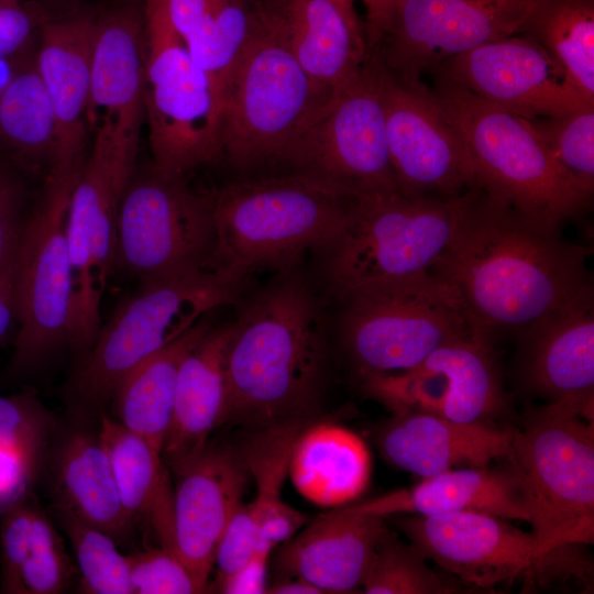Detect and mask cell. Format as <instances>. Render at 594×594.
Masks as SVG:
<instances>
[{
  "instance_id": "obj_1",
  "label": "cell",
  "mask_w": 594,
  "mask_h": 594,
  "mask_svg": "<svg viewBox=\"0 0 594 594\" xmlns=\"http://www.w3.org/2000/svg\"><path fill=\"white\" fill-rule=\"evenodd\" d=\"M470 189L452 240L430 272L460 297L473 329L518 331L592 286L591 249Z\"/></svg>"
},
{
  "instance_id": "obj_2",
  "label": "cell",
  "mask_w": 594,
  "mask_h": 594,
  "mask_svg": "<svg viewBox=\"0 0 594 594\" xmlns=\"http://www.w3.org/2000/svg\"><path fill=\"white\" fill-rule=\"evenodd\" d=\"M330 304L301 264L242 294L226 354V424L256 430L319 418L330 367Z\"/></svg>"
},
{
  "instance_id": "obj_3",
  "label": "cell",
  "mask_w": 594,
  "mask_h": 594,
  "mask_svg": "<svg viewBox=\"0 0 594 594\" xmlns=\"http://www.w3.org/2000/svg\"><path fill=\"white\" fill-rule=\"evenodd\" d=\"M351 194L294 172L243 176L211 191L216 267L250 282L300 264L344 222Z\"/></svg>"
},
{
  "instance_id": "obj_4",
  "label": "cell",
  "mask_w": 594,
  "mask_h": 594,
  "mask_svg": "<svg viewBox=\"0 0 594 594\" xmlns=\"http://www.w3.org/2000/svg\"><path fill=\"white\" fill-rule=\"evenodd\" d=\"M468 191L354 195L342 226L311 252V274L321 292L336 302L356 289L430 271L452 240Z\"/></svg>"
},
{
  "instance_id": "obj_5",
  "label": "cell",
  "mask_w": 594,
  "mask_h": 594,
  "mask_svg": "<svg viewBox=\"0 0 594 594\" xmlns=\"http://www.w3.org/2000/svg\"><path fill=\"white\" fill-rule=\"evenodd\" d=\"M432 89L462 134L477 187L490 197L550 229L588 207L593 193L558 163L528 119L437 77Z\"/></svg>"
},
{
  "instance_id": "obj_6",
  "label": "cell",
  "mask_w": 594,
  "mask_h": 594,
  "mask_svg": "<svg viewBox=\"0 0 594 594\" xmlns=\"http://www.w3.org/2000/svg\"><path fill=\"white\" fill-rule=\"evenodd\" d=\"M332 90L307 74L278 30L260 15L223 100L221 158L244 176L280 170Z\"/></svg>"
},
{
  "instance_id": "obj_7",
  "label": "cell",
  "mask_w": 594,
  "mask_h": 594,
  "mask_svg": "<svg viewBox=\"0 0 594 594\" xmlns=\"http://www.w3.org/2000/svg\"><path fill=\"white\" fill-rule=\"evenodd\" d=\"M593 398L547 403L513 427L507 460L522 477L541 556L570 543H594Z\"/></svg>"
},
{
  "instance_id": "obj_8",
  "label": "cell",
  "mask_w": 594,
  "mask_h": 594,
  "mask_svg": "<svg viewBox=\"0 0 594 594\" xmlns=\"http://www.w3.org/2000/svg\"><path fill=\"white\" fill-rule=\"evenodd\" d=\"M249 283L213 268L139 284L79 360L68 396L76 406L101 410L130 372L206 315L233 306Z\"/></svg>"
},
{
  "instance_id": "obj_9",
  "label": "cell",
  "mask_w": 594,
  "mask_h": 594,
  "mask_svg": "<svg viewBox=\"0 0 594 594\" xmlns=\"http://www.w3.org/2000/svg\"><path fill=\"white\" fill-rule=\"evenodd\" d=\"M334 305L332 331L355 380L410 370L479 333L453 287L430 271L356 289Z\"/></svg>"
},
{
  "instance_id": "obj_10",
  "label": "cell",
  "mask_w": 594,
  "mask_h": 594,
  "mask_svg": "<svg viewBox=\"0 0 594 594\" xmlns=\"http://www.w3.org/2000/svg\"><path fill=\"white\" fill-rule=\"evenodd\" d=\"M144 114L152 166L183 177L221 158L222 103L173 28L164 0H144Z\"/></svg>"
},
{
  "instance_id": "obj_11",
  "label": "cell",
  "mask_w": 594,
  "mask_h": 594,
  "mask_svg": "<svg viewBox=\"0 0 594 594\" xmlns=\"http://www.w3.org/2000/svg\"><path fill=\"white\" fill-rule=\"evenodd\" d=\"M81 167L53 165L41 178L16 251L19 327L7 373L22 377L67 345L72 293L68 205Z\"/></svg>"
},
{
  "instance_id": "obj_12",
  "label": "cell",
  "mask_w": 594,
  "mask_h": 594,
  "mask_svg": "<svg viewBox=\"0 0 594 594\" xmlns=\"http://www.w3.org/2000/svg\"><path fill=\"white\" fill-rule=\"evenodd\" d=\"M216 267L211 193L187 178L167 177L152 164L133 170L121 197L114 272L139 284Z\"/></svg>"
},
{
  "instance_id": "obj_13",
  "label": "cell",
  "mask_w": 594,
  "mask_h": 594,
  "mask_svg": "<svg viewBox=\"0 0 594 594\" xmlns=\"http://www.w3.org/2000/svg\"><path fill=\"white\" fill-rule=\"evenodd\" d=\"M92 136L70 195L66 223L72 271L67 346L79 359L101 327L100 306L114 273L119 206L139 150L105 130Z\"/></svg>"
},
{
  "instance_id": "obj_14",
  "label": "cell",
  "mask_w": 594,
  "mask_h": 594,
  "mask_svg": "<svg viewBox=\"0 0 594 594\" xmlns=\"http://www.w3.org/2000/svg\"><path fill=\"white\" fill-rule=\"evenodd\" d=\"M537 0H395L364 29L367 57L392 74L420 79L443 61L520 34Z\"/></svg>"
},
{
  "instance_id": "obj_15",
  "label": "cell",
  "mask_w": 594,
  "mask_h": 594,
  "mask_svg": "<svg viewBox=\"0 0 594 594\" xmlns=\"http://www.w3.org/2000/svg\"><path fill=\"white\" fill-rule=\"evenodd\" d=\"M279 172L308 175L355 195L397 189L382 99L366 58L358 74L333 88Z\"/></svg>"
},
{
  "instance_id": "obj_16",
  "label": "cell",
  "mask_w": 594,
  "mask_h": 594,
  "mask_svg": "<svg viewBox=\"0 0 594 594\" xmlns=\"http://www.w3.org/2000/svg\"><path fill=\"white\" fill-rule=\"evenodd\" d=\"M375 74L397 189L411 196L454 197L479 188L460 130L420 79L392 74L366 56Z\"/></svg>"
},
{
  "instance_id": "obj_17",
  "label": "cell",
  "mask_w": 594,
  "mask_h": 594,
  "mask_svg": "<svg viewBox=\"0 0 594 594\" xmlns=\"http://www.w3.org/2000/svg\"><path fill=\"white\" fill-rule=\"evenodd\" d=\"M392 414L425 413L459 422H495L510 413L493 342L471 336L449 342L417 366L356 378Z\"/></svg>"
},
{
  "instance_id": "obj_18",
  "label": "cell",
  "mask_w": 594,
  "mask_h": 594,
  "mask_svg": "<svg viewBox=\"0 0 594 594\" xmlns=\"http://www.w3.org/2000/svg\"><path fill=\"white\" fill-rule=\"evenodd\" d=\"M428 560L465 586L493 590L525 580L541 557L530 532L479 512L386 517Z\"/></svg>"
},
{
  "instance_id": "obj_19",
  "label": "cell",
  "mask_w": 594,
  "mask_h": 594,
  "mask_svg": "<svg viewBox=\"0 0 594 594\" xmlns=\"http://www.w3.org/2000/svg\"><path fill=\"white\" fill-rule=\"evenodd\" d=\"M431 72L526 119L562 116L594 105L568 84L562 67L549 53L524 34L483 43Z\"/></svg>"
},
{
  "instance_id": "obj_20",
  "label": "cell",
  "mask_w": 594,
  "mask_h": 594,
  "mask_svg": "<svg viewBox=\"0 0 594 594\" xmlns=\"http://www.w3.org/2000/svg\"><path fill=\"white\" fill-rule=\"evenodd\" d=\"M173 550L206 591L220 538L249 483L240 448L208 444L174 472Z\"/></svg>"
},
{
  "instance_id": "obj_21",
  "label": "cell",
  "mask_w": 594,
  "mask_h": 594,
  "mask_svg": "<svg viewBox=\"0 0 594 594\" xmlns=\"http://www.w3.org/2000/svg\"><path fill=\"white\" fill-rule=\"evenodd\" d=\"M593 286L517 331L516 377L547 403L594 396Z\"/></svg>"
},
{
  "instance_id": "obj_22",
  "label": "cell",
  "mask_w": 594,
  "mask_h": 594,
  "mask_svg": "<svg viewBox=\"0 0 594 594\" xmlns=\"http://www.w3.org/2000/svg\"><path fill=\"white\" fill-rule=\"evenodd\" d=\"M143 9L125 3L97 16L88 123L139 145L144 114Z\"/></svg>"
},
{
  "instance_id": "obj_23",
  "label": "cell",
  "mask_w": 594,
  "mask_h": 594,
  "mask_svg": "<svg viewBox=\"0 0 594 594\" xmlns=\"http://www.w3.org/2000/svg\"><path fill=\"white\" fill-rule=\"evenodd\" d=\"M97 16H52L40 30L35 66L46 88L56 123L52 165L82 166L88 154V103Z\"/></svg>"
},
{
  "instance_id": "obj_24",
  "label": "cell",
  "mask_w": 594,
  "mask_h": 594,
  "mask_svg": "<svg viewBox=\"0 0 594 594\" xmlns=\"http://www.w3.org/2000/svg\"><path fill=\"white\" fill-rule=\"evenodd\" d=\"M385 521L351 505L333 508L280 543L277 572L304 579L323 593L354 592L377 547L391 535Z\"/></svg>"
},
{
  "instance_id": "obj_25",
  "label": "cell",
  "mask_w": 594,
  "mask_h": 594,
  "mask_svg": "<svg viewBox=\"0 0 594 594\" xmlns=\"http://www.w3.org/2000/svg\"><path fill=\"white\" fill-rule=\"evenodd\" d=\"M512 438L513 427L495 422L469 424L425 413H397L378 427L375 441L388 463L424 479L507 460Z\"/></svg>"
},
{
  "instance_id": "obj_26",
  "label": "cell",
  "mask_w": 594,
  "mask_h": 594,
  "mask_svg": "<svg viewBox=\"0 0 594 594\" xmlns=\"http://www.w3.org/2000/svg\"><path fill=\"white\" fill-rule=\"evenodd\" d=\"M254 6L318 82L333 89L361 70L367 54L363 25L334 0H255Z\"/></svg>"
},
{
  "instance_id": "obj_27",
  "label": "cell",
  "mask_w": 594,
  "mask_h": 594,
  "mask_svg": "<svg viewBox=\"0 0 594 594\" xmlns=\"http://www.w3.org/2000/svg\"><path fill=\"white\" fill-rule=\"evenodd\" d=\"M505 468H459L424 477L419 483L351 505L367 514L443 515L479 512L508 520L529 521L530 513L520 473L507 460Z\"/></svg>"
},
{
  "instance_id": "obj_28",
  "label": "cell",
  "mask_w": 594,
  "mask_h": 594,
  "mask_svg": "<svg viewBox=\"0 0 594 594\" xmlns=\"http://www.w3.org/2000/svg\"><path fill=\"white\" fill-rule=\"evenodd\" d=\"M232 321L213 324L184 358L162 458L173 472L198 455L211 433L226 424V354Z\"/></svg>"
},
{
  "instance_id": "obj_29",
  "label": "cell",
  "mask_w": 594,
  "mask_h": 594,
  "mask_svg": "<svg viewBox=\"0 0 594 594\" xmlns=\"http://www.w3.org/2000/svg\"><path fill=\"white\" fill-rule=\"evenodd\" d=\"M316 419L297 437L288 475L296 491L310 503L328 508L358 499L371 479V454L352 430Z\"/></svg>"
},
{
  "instance_id": "obj_30",
  "label": "cell",
  "mask_w": 594,
  "mask_h": 594,
  "mask_svg": "<svg viewBox=\"0 0 594 594\" xmlns=\"http://www.w3.org/2000/svg\"><path fill=\"white\" fill-rule=\"evenodd\" d=\"M168 18L193 61L223 105L232 75L260 26L250 0H164Z\"/></svg>"
},
{
  "instance_id": "obj_31",
  "label": "cell",
  "mask_w": 594,
  "mask_h": 594,
  "mask_svg": "<svg viewBox=\"0 0 594 594\" xmlns=\"http://www.w3.org/2000/svg\"><path fill=\"white\" fill-rule=\"evenodd\" d=\"M54 484L61 516L96 527L114 539L130 528L98 435L77 432L66 439L57 453Z\"/></svg>"
},
{
  "instance_id": "obj_32",
  "label": "cell",
  "mask_w": 594,
  "mask_h": 594,
  "mask_svg": "<svg viewBox=\"0 0 594 594\" xmlns=\"http://www.w3.org/2000/svg\"><path fill=\"white\" fill-rule=\"evenodd\" d=\"M212 314L138 365L119 384L111 399L118 420L161 453L172 420L179 366L215 324Z\"/></svg>"
},
{
  "instance_id": "obj_33",
  "label": "cell",
  "mask_w": 594,
  "mask_h": 594,
  "mask_svg": "<svg viewBox=\"0 0 594 594\" xmlns=\"http://www.w3.org/2000/svg\"><path fill=\"white\" fill-rule=\"evenodd\" d=\"M55 153L54 112L34 54L0 89V156L31 178L41 179L51 168Z\"/></svg>"
},
{
  "instance_id": "obj_34",
  "label": "cell",
  "mask_w": 594,
  "mask_h": 594,
  "mask_svg": "<svg viewBox=\"0 0 594 594\" xmlns=\"http://www.w3.org/2000/svg\"><path fill=\"white\" fill-rule=\"evenodd\" d=\"M98 436L131 522L140 516H152L157 532L167 530L172 526L173 491L162 453L103 411Z\"/></svg>"
},
{
  "instance_id": "obj_35",
  "label": "cell",
  "mask_w": 594,
  "mask_h": 594,
  "mask_svg": "<svg viewBox=\"0 0 594 594\" xmlns=\"http://www.w3.org/2000/svg\"><path fill=\"white\" fill-rule=\"evenodd\" d=\"M310 422L292 421L252 430L240 447L255 484L250 505L258 538L270 546L280 544L307 524L305 514L283 501L282 488L295 441Z\"/></svg>"
},
{
  "instance_id": "obj_36",
  "label": "cell",
  "mask_w": 594,
  "mask_h": 594,
  "mask_svg": "<svg viewBox=\"0 0 594 594\" xmlns=\"http://www.w3.org/2000/svg\"><path fill=\"white\" fill-rule=\"evenodd\" d=\"M520 34L540 44L568 84L594 102V0H537Z\"/></svg>"
},
{
  "instance_id": "obj_37",
  "label": "cell",
  "mask_w": 594,
  "mask_h": 594,
  "mask_svg": "<svg viewBox=\"0 0 594 594\" xmlns=\"http://www.w3.org/2000/svg\"><path fill=\"white\" fill-rule=\"evenodd\" d=\"M428 558L411 542L392 535L377 547L362 581L367 594H453L465 587L454 576L437 572Z\"/></svg>"
},
{
  "instance_id": "obj_38",
  "label": "cell",
  "mask_w": 594,
  "mask_h": 594,
  "mask_svg": "<svg viewBox=\"0 0 594 594\" xmlns=\"http://www.w3.org/2000/svg\"><path fill=\"white\" fill-rule=\"evenodd\" d=\"M80 571V588L89 594H133L128 556L109 534L61 516Z\"/></svg>"
},
{
  "instance_id": "obj_39",
  "label": "cell",
  "mask_w": 594,
  "mask_h": 594,
  "mask_svg": "<svg viewBox=\"0 0 594 594\" xmlns=\"http://www.w3.org/2000/svg\"><path fill=\"white\" fill-rule=\"evenodd\" d=\"M528 121L558 163L593 193L594 105Z\"/></svg>"
},
{
  "instance_id": "obj_40",
  "label": "cell",
  "mask_w": 594,
  "mask_h": 594,
  "mask_svg": "<svg viewBox=\"0 0 594 594\" xmlns=\"http://www.w3.org/2000/svg\"><path fill=\"white\" fill-rule=\"evenodd\" d=\"M69 576L62 539L50 520L35 509L31 552L19 573L18 593L56 594L66 587Z\"/></svg>"
},
{
  "instance_id": "obj_41",
  "label": "cell",
  "mask_w": 594,
  "mask_h": 594,
  "mask_svg": "<svg viewBox=\"0 0 594 594\" xmlns=\"http://www.w3.org/2000/svg\"><path fill=\"white\" fill-rule=\"evenodd\" d=\"M133 594H191L205 592L187 566L162 547L128 556Z\"/></svg>"
},
{
  "instance_id": "obj_42",
  "label": "cell",
  "mask_w": 594,
  "mask_h": 594,
  "mask_svg": "<svg viewBox=\"0 0 594 594\" xmlns=\"http://www.w3.org/2000/svg\"><path fill=\"white\" fill-rule=\"evenodd\" d=\"M48 415L29 395H0V442L23 451L36 464L48 430Z\"/></svg>"
},
{
  "instance_id": "obj_43",
  "label": "cell",
  "mask_w": 594,
  "mask_h": 594,
  "mask_svg": "<svg viewBox=\"0 0 594 594\" xmlns=\"http://www.w3.org/2000/svg\"><path fill=\"white\" fill-rule=\"evenodd\" d=\"M31 177L0 156V268L18 251L33 196Z\"/></svg>"
},
{
  "instance_id": "obj_44",
  "label": "cell",
  "mask_w": 594,
  "mask_h": 594,
  "mask_svg": "<svg viewBox=\"0 0 594 594\" xmlns=\"http://www.w3.org/2000/svg\"><path fill=\"white\" fill-rule=\"evenodd\" d=\"M35 508L21 502L9 505L0 525L1 590L18 593L21 566L31 552Z\"/></svg>"
},
{
  "instance_id": "obj_45",
  "label": "cell",
  "mask_w": 594,
  "mask_h": 594,
  "mask_svg": "<svg viewBox=\"0 0 594 594\" xmlns=\"http://www.w3.org/2000/svg\"><path fill=\"white\" fill-rule=\"evenodd\" d=\"M50 18L29 0H0V59L35 54L41 26Z\"/></svg>"
},
{
  "instance_id": "obj_46",
  "label": "cell",
  "mask_w": 594,
  "mask_h": 594,
  "mask_svg": "<svg viewBox=\"0 0 594 594\" xmlns=\"http://www.w3.org/2000/svg\"><path fill=\"white\" fill-rule=\"evenodd\" d=\"M258 549V531L250 503L241 504L228 522L217 547V580L248 563Z\"/></svg>"
},
{
  "instance_id": "obj_47",
  "label": "cell",
  "mask_w": 594,
  "mask_h": 594,
  "mask_svg": "<svg viewBox=\"0 0 594 594\" xmlns=\"http://www.w3.org/2000/svg\"><path fill=\"white\" fill-rule=\"evenodd\" d=\"M36 464L20 449L0 442V505H11L25 492Z\"/></svg>"
},
{
  "instance_id": "obj_48",
  "label": "cell",
  "mask_w": 594,
  "mask_h": 594,
  "mask_svg": "<svg viewBox=\"0 0 594 594\" xmlns=\"http://www.w3.org/2000/svg\"><path fill=\"white\" fill-rule=\"evenodd\" d=\"M271 554L265 551H256L241 569L216 580L217 590L228 594L266 593V569Z\"/></svg>"
},
{
  "instance_id": "obj_49",
  "label": "cell",
  "mask_w": 594,
  "mask_h": 594,
  "mask_svg": "<svg viewBox=\"0 0 594 594\" xmlns=\"http://www.w3.org/2000/svg\"><path fill=\"white\" fill-rule=\"evenodd\" d=\"M19 327L16 300V254L0 268V348L16 334Z\"/></svg>"
},
{
  "instance_id": "obj_50",
  "label": "cell",
  "mask_w": 594,
  "mask_h": 594,
  "mask_svg": "<svg viewBox=\"0 0 594 594\" xmlns=\"http://www.w3.org/2000/svg\"><path fill=\"white\" fill-rule=\"evenodd\" d=\"M272 594H322L316 585L300 578H282L272 586L266 587Z\"/></svg>"
},
{
  "instance_id": "obj_51",
  "label": "cell",
  "mask_w": 594,
  "mask_h": 594,
  "mask_svg": "<svg viewBox=\"0 0 594 594\" xmlns=\"http://www.w3.org/2000/svg\"><path fill=\"white\" fill-rule=\"evenodd\" d=\"M354 2V0H351ZM366 11L367 28L375 23L395 0H361Z\"/></svg>"
},
{
  "instance_id": "obj_52",
  "label": "cell",
  "mask_w": 594,
  "mask_h": 594,
  "mask_svg": "<svg viewBox=\"0 0 594 594\" xmlns=\"http://www.w3.org/2000/svg\"><path fill=\"white\" fill-rule=\"evenodd\" d=\"M346 12L356 15L354 2L351 0H334Z\"/></svg>"
},
{
  "instance_id": "obj_53",
  "label": "cell",
  "mask_w": 594,
  "mask_h": 594,
  "mask_svg": "<svg viewBox=\"0 0 594 594\" xmlns=\"http://www.w3.org/2000/svg\"><path fill=\"white\" fill-rule=\"evenodd\" d=\"M250 1L254 4V1H255V0H250ZM254 7H255V6H254Z\"/></svg>"
}]
</instances>
